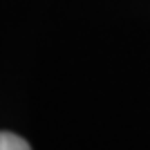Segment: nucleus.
<instances>
[{"mask_svg":"<svg viewBox=\"0 0 150 150\" xmlns=\"http://www.w3.org/2000/svg\"><path fill=\"white\" fill-rule=\"evenodd\" d=\"M0 150H31L23 137L13 132H0Z\"/></svg>","mask_w":150,"mask_h":150,"instance_id":"obj_1","label":"nucleus"}]
</instances>
